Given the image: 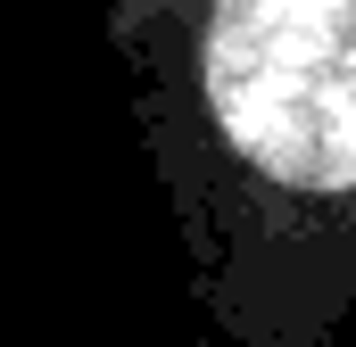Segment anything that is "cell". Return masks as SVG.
<instances>
[{
    "label": "cell",
    "mask_w": 356,
    "mask_h": 347,
    "mask_svg": "<svg viewBox=\"0 0 356 347\" xmlns=\"http://www.w3.org/2000/svg\"><path fill=\"white\" fill-rule=\"evenodd\" d=\"M207 91L266 174L298 190L356 182V0H224Z\"/></svg>",
    "instance_id": "cell-1"
}]
</instances>
